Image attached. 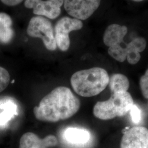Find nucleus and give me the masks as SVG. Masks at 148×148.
Returning a JSON list of instances; mask_svg holds the SVG:
<instances>
[{"label": "nucleus", "mask_w": 148, "mask_h": 148, "mask_svg": "<svg viewBox=\"0 0 148 148\" xmlns=\"http://www.w3.org/2000/svg\"><path fill=\"white\" fill-rule=\"evenodd\" d=\"M80 101L70 88L58 87L42 98L34 108L37 120L56 122L71 117L79 111Z\"/></svg>", "instance_id": "obj_1"}, {"label": "nucleus", "mask_w": 148, "mask_h": 148, "mask_svg": "<svg viewBox=\"0 0 148 148\" xmlns=\"http://www.w3.org/2000/svg\"><path fill=\"white\" fill-rule=\"evenodd\" d=\"M109 76L105 69L95 67L80 70L71 77L74 91L84 97L98 95L105 90L109 82Z\"/></svg>", "instance_id": "obj_2"}, {"label": "nucleus", "mask_w": 148, "mask_h": 148, "mask_svg": "<svg viewBox=\"0 0 148 148\" xmlns=\"http://www.w3.org/2000/svg\"><path fill=\"white\" fill-rule=\"evenodd\" d=\"M134 102L127 91L111 93L107 101H98L93 108L95 116L103 120H110L116 116H123L130 110Z\"/></svg>", "instance_id": "obj_3"}, {"label": "nucleus", "mask_w": 148, "mask_h": 148, "mask_svg": "<svg viewBox=\"0 0 148 148\" xmlns=\"http://www.w3.org/2000/svg\"><path fill=\"white\" fill-rule=\"evenodd\" d=\"M27 32L30 37L41 38L48 50L53 51L57 49L52 25L44 17H32L29 21Z\"/></svg>", "instance_id": "obj_4"}, {"label": "nucleus", "mask_w": 148, "mask_h": 148, "mask_svg": "<svg viewBox=\"0 0 148 148\" xmlns=\"http://www.w3.org/2000/svg\"><path fill=\"white\" fill-rule=\"evenodd\" d=\"M83 27L81 21L65 16L59 21L55 27V39L57 46L62 51L68 50L70 45L69 33L79 30Z\"/></svg>", "instance_id": "obj_5"}, {"label": "nucleus", "mask_w": 148, "mask_h": 148, "mask_svg": "<svg viewBox=\"0 0 148 148\" xmlns=\"http://www.w3.org/2000/svg\"><path fill=\"white\" fill-rule=\"evenodd\" d=\"M101 0H64V6L69 16L79 20H86L99 7Z\"/></svg>", "instance_id": "obj_6"}, {"label": "nucleus", "mask_w": 148, "mask_h": 148, "mask_svg": "<svg viewBox=\"0 0 148 148\" xmlns=\"http://www.w3.org/2000/svg\"><path fill=\"white\" fill-rule=\"evenodd\" d=\"M63 3L64 0H25L24 5L26 8L33 9L35 14L54 19L60 15Z\"/></svg>", "instance_id": "obj_7"}, {"label": "nucleus", "mask_w": 148, "mask_h": 148, "mask_svg": "<svg viewBox=\"0 0 148 148\" xmlns=\"http://www.w3.org/2000/svg\"><path fill=\"white\" fill-rule=\"evenodd\" d=\"M121 148H148V130L144 127L128 130L122 137Z\"/></svg>", "instance_id": "obj_8"}, {"label": "nucleus", "mask_w": 148, "mask_h": 148, "mask_svg": "<svg viewBox=\"0 0 148 148\" xmlns=\"http://www.w3.org/2000/svg\"><path fill=\"white\" fill-rule=\"evenodd\" d=\"M57 144V139L53 135H49L41 139L34 133L27 132L21 138L19 148H47L54 147Z\"/></svg>", "instance_id": "obj_9"}, {"label": "nucleus", "mask_w": 148, "mask_h": 148, "mask_svg": "<svg viewBox=\"0 0 148 148\" xmlns=\"http://www.w3.org/2000/svg\"><path fill=\"white\" fill-rule=\"evenodd\" d=\"M127 27L119 24H111L106 28L103 36V42L106 46L120 45L127 34Z\"/></svg>", "instance_id": "obj_10"}, {"label": "nucleus", "mask_w": 148, "mask_h": 148, "mask_svg": "<svg viewBox=\"0 0 148 148\" xmlns=\"http://www.w3.org/2000/svg\"><path fill=\"white\" fill-rule=\"evenodd\" d=\"M65 139L71 144L82 145L88 143L91 135L89 131L85 129L69 127L64 132Z\"/></svg>", "instance_id": "obj_11"}, {"label": "nucleus", "mask_w": 148, "mask_h": 148, "mask_svg": "<svg viewBox=\"0 0 148 148\" xmlns=\"http://www.w3.org/2000/svg\"><path fill=\"white\" fill-rule=\"evenodd\" d=\"M0 126H5L11 119L17 115V106L14 101L5 100L0 101Z\"/></svg>", "instance_id": "obj_12"}, {"label": "nucleus", "mask_w": 148, "mask_h": 148, "mask_svg": "<svg viewBox=\"0 0 148 148\" xmlns=\"http://www.w3.org/2000/svg\"><path fill=\"white\" fill-rule=\"evenodd\" d=\"M109 84L111 93L127 91L130 86V82L127 77L121 74L113 75L109 79Z\"/></svg>", "instance_id": "obj_13"}, {"label": "nucleus", "mask_w": 148, "mask_h": 148, "mask_svg": "<svg viewBox=\"0 0 148 148\" xmlns=\"http://www.w3.org/2000/svg\"><path fill=\"white\" fill-rule=\"evenodd\" d=\"M108 53L113 58L120 62H124L127 57L126 48L122 47L120 45L109 48Z\"/></svg>", "instance_id": "obj_14"}, {"label": "nucleus", "mask_w": 148, "mask_h": 148, "mask_svg": "<svg viewBox=\"0 0 148 148\" xmlns=\"http://www.w3.org/2000/svg\"><path fill=\"white\" fill-rule=\"evenodd\" d=\"M146 46V41L143 37H137L128 43L126 48L127 51H134L140 53L145 49Z\"/></svg>", "instance_id": "obj_15"}, {"label": "nucleus", "mask_w": 148, "mask_h": 148, "mask_svg": "<svg viewBox=\"0 0 148 148\" xmlns=\"http://www.w3.org/2000/svg\"><path fill=\"white\" fill-rule=\"evenodd\" d=\"M14 32L11 27L0 26V42L8 43L12 40Z\"/></svg>", "instance_id": "obj_16"}, {"label": "nucleus", "mask_w": 148, "mask_h": 148, "mask_svg": "<svg viewBox=\"0 0 148 148\" xmlns=\"http://www.w3.org/2000/svg\"><path fill=\"white\" fill-rule=\"evenodd\" d=\"M10 82V75L6 69L0 66V93L5 90Z\"/></svg>", "instance_id": "obj_17"}, {"label": "nucleus", "mask_w": 148, "mask_h": 148, "mask_svg": "<svg viewBox=\"0 0 148 148\" xmlns=\"http://www.w3.org/2000/svg\"><path fill=\"white\" fill-rule=\"evenodd\" d=\"M140 86L143 96L145 98L148 99V69L140 78Z\"/></svg>", "instance_id": "obj_18"}, {"label": "nucleus", "mask_w": 148, "mask_h": 148, "mask_svg": "<svg viewBox=\"0 0 148 148\" xmlns=\"http://www.w3.org/2000/svg\"><path fill=\"white\" fill-rule=\"evenodd\" d=\"M130 111L132 121L135 123L140 122L141 120V111L137 106L133 104Z\"/></svg>", "instance_id": "obj_19"}, {"label": "nucleus", "mask_w": 148, "mask_h": 148, "mask_svg": "<svg viewBox=\"0 0 148 148\" xmlns=\"http://www.w3.org/2000/svg\"><path fill=\"white\" fill-rule=\"evenodd\" d=\"M127 59L128 63L131 64L137 63L140 59L139 52L134 51H127Z\"/></svg>", "instance_id": "obj_20"}, {"label": "nucleus", "mask_w": 148, "mask_h": 148, "mask_svg": "<svg viewBox=\"0 0 148 148\" xmlns=\"http://www.w3.org/2000/svg\"><path fill=\"white\" fill-rule=\"evenodd\" d=\"M12 24L11 16L5 13H0V26L11 27Z\"/></svg>", "instance_id": "obj_21"}, {"label": "nucleus", "mask_w": 148, "mask_h": 148, "mask_svg": "<svg viewBox=\"0 0 148 148\" xmlns=\"http://www.w3.org/2000/svg\"><path fill=\"white\" fill-rule=\"evenodd\" d=\"M3 4L8 6H14L21 3L24 0H0Z\"/></svg>", "instance_id": "obj_22"}, {"label": "nucleus", "mask_w": 148, "mask_h": 148, "mask_svg": "<svg viewBox=\"0 0 148 148\" xmlns=\"http://www.w3.org/2000/svg\"><path fill=\"white\" fill-rule=\"evenodd\" d=\"M133 1H136V2H140V1H144V0H133Z\"/></svg>", "instance_id": "obj_23"}, {"label": "nucleus", "mask_w": 148, "mask_h": 148, "mask_svg": "<svg viewBox=\"0 0 148 148\" xmlns=\"http://www.w3.org/2000/svg\"><path fill=\"white\" fill-rule=\"evenodd\" d=\"M14 80H13V81H12V83L13 84V83H14Z\"/></svg>", "instance_id": "obj_24"}]
</instances>
